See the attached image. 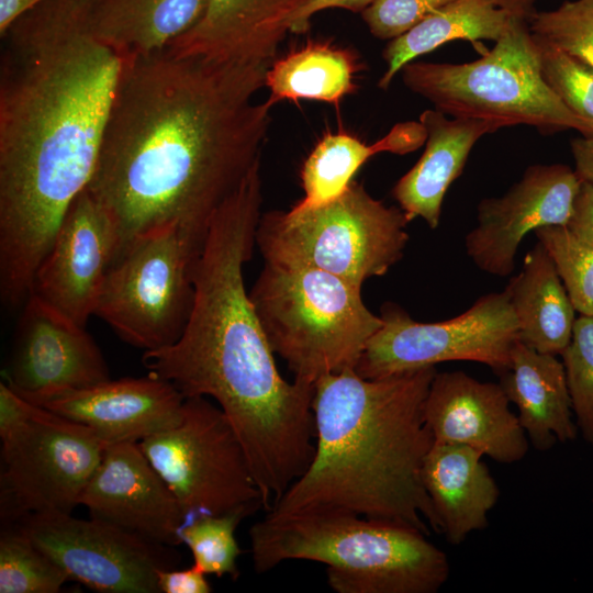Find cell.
Returning a JSON list of instances; mask_svg holds the SVG:
<instances>
[{
	"label": "cell",
	"instance_id": "19",
	"mask_svg": "<svg viewBox=\"0 0 593 593\" xmlns=\"http://www.w3.org/2000/svg\"><path fill=\"white\" fill-rule=\"evenodd\" d=\"M502 385L463 371L436 372L424 416L435 441L470 446L501 463L528 452L529 440Z\"/></svg>",
	"mask_w": 593,
	"mask_h": 593
},
{
	"label": "cell",
	"instance_id": "34",
	"mask_svg": "<svg viewBox=\"0 0 593 593\" xmlns=\"http://www.w3.org/2000/svg\"><path fill=\"white\" fill-rule=\"evenodd\" d=\"M534 40L538 46L541 75L546 83L570 111L593 124V67Z\"/></svg>",
	"mask_w": 593,
	"mask_h": 593
},
{
	"label": "cell",
	"instance_id": "3",
	"mask_svg": "<svg viewBox=\"0 0 593 593\" xmlns=\"http://www.w3.org/2000/svg\"><path fill=\"white\" fill-rule=\"evenodd\" d=\"M261 163L219 208L193 259L194 301L180 338L144 351L148 373L184 396L214 399L235 429L256 474L306 459L315 441L314 385L278 371L244 283L262 203Z\"/></svg>",
	"mask_w": 593,
	"mask_h": 593
},
{
	"label": "cell",
	"instance_id": "28",
	"mask_svg": "<svg viewBox=\"0 0 593 593\" xmlns=\"http://www.w3.org/2000/svg\"><path fill=\"white\" fill-rule=\"evenodd\" d=\"M360 66L347 48L325 41H307L275 59L266 72L265 86L272 107L301 99L337 104L356 90L355 74Z\"/></svg>",
	"mask_w": 593,
	"mask_h": 593
},
{
	"label": "cell",
	"instance_id": "41",
	"mask_svg": "<svg viewBox=\"0 0 593 593\" xmlns=\"http://www.w3.org/2000/svg\"><path fill=\"white\" fill-rule=\"evenodd\" d=\"M536 0H494L508 15L528 20Z\"/></svg>",
	"mask_w": 593,
	"mask_h": 593
},
{
	"label": "cell",
	"instance_id": "23",
	"mask_svg": "<svg viewBox=\"0 0 593 593\" xmlns=\"http://www.w3.org/2000/svg\"><path fill=\"white\" fill-rule=\"evenodd\" d=\"M507 399L518 409V419L536 450L551 449L558 441L574 440L579 434L562 361L539 353L521 340L511 361L501 371Z\"/></svg>",
	"mask_w": 593,
	"mask_h": 593
},
{
	"label": "cell",
	"instance_id": "37",
	"mask_svg": "<svg viewBox=\"0 0 593 593\" xmlns=\"http://www.w3.org/2000/svg\"><path fill=\"white\" fill-rule=\"evenodd\" d=\"M566 226L578 239L593 247V186L581 182Z\"/></svg>",
	"mask_w": 593,
	"mask_h": 593
},
{
	"label": "cell",
	"instance_id": "13",
	"mask_svg": "<svg viewBox=\"0 0 593 593\" xmlns=\"http://www.w3.org/2000/svg\"><path fill=\"white\" fill-rule=\"evenodd\" d=\"M16 524L69 580L101 593H159L158 571L179 561L171 546L94 517L43 513Z\"/></svg>",
	"mask_w": 593,
	"mask_h": 593
},
{
	"label": "cell",
	"instance_id": "27",
	"mask_svg": "<svg viewBox=\"0 0 593 593\" xmlns=\"http://www.w3.org/2000/svg\"><path fill=\"white\" fill-rule=\"evenodd\" d=\"M511 15L494 0H454L426 16L404 34L390 40L382 56L387 69L378 86L385 90L400 70L416 57L440 45L467 40L496 42L505 31Z\"/></svg>",
	"mask_w": 593,
	"mask_h": 593
},
{
	"label": "cell",
	"instance_id": "36",
	"mask_svg": "<svg viewBox=\"0 0 593 593\" xmlns=\"http://www.w3.org/2000/svg\"><path fill=\"white\" fill-rule=\"evenodd\" d=\"M159 592L163 593H209L211 584L206 574L195 564L188 569L159 570L157 573Z\"/></svg>",
	"mask_w": 593,
	"mask_h": 593
},
{
	"label": "cell",
	"instance_id": "29",
	"mask_svg": "<svg viewBox=\"0 0 593 593\" xmlns=\"http://www.w3.org/2000/svg\"><path fill=\"white\" fill-rule=\"evenodd\" d=\"M67 581V573L33 542L19 524L2 523L1 593H56Z\"/></svg>",
	"mask_w": 593,
	"mask_h": 593
},
{
	"label": "cell",
	"instance_id": "5",
	"mask_svg": "<svg viewBox=\"0 0 593 593\" xmlns=\"http://www.w3.org/2000/svg\"><path fill=\"white\" fill-rule=\"evenodd\" d=\"M427 536L398 523L336 512L267 513L249 529L257 573L289 560L321 562L337 593L438 592L450 564Z\"/></svg>",
	"mask_w": 593,
	"mask_h": 593
},
{
	"label": "cell",
	"instance_id": "21",
	"mask_svg": "<svg viewBox=\"0 0 593 593\" xmlns=\"http://www.w3.org/2000/svg\"><path fill=\"white\" fill-rule=\"evenodd\" d=\"M419 123L426 132L425 150L395 183L392 195L411 221L422 217L436 228L444 197L462 172L474 144L499 127L479 119H448L436 109L422 112Z\"/></svg>",
	"mask_w": 593,
	"mask_h": 593
},
{
	"label": "cell",
	"instance_id": "9",
	"mask_svg": "<svg viewBox=\"0 0 593 593\" xmlns=\"http://www.w3.org/2000/svg\"><path fill=\"white\" fill-rule=\"evenodd\" d=\"M138 445L174 492L186 522L230 513L247 517L264 510L261 492L235 429L206 396L186 398L180 422Z\"/></svg>",
	"mask_w": 593,
	"mask_h": 593
},
{
	"label": "cell",
	"instance_id": "1",
	"mask_svg": "<svg viewBox=\"0 0 593 593\" xmlns=\"http://www.w3.org/2000/svg\"><path fill=\"white\" fill-rule=\"evenodd\" d=\"M268 67L168 47L125 57L86 188L115 226L116 256L166 225L201 253L214 214L260 161L271 105L253 98Z\"/></svg>",
	"mask_w": 593,
	"mask_h": 593
},
{
	"label": "cell",
	"instance_id": "14",
	"mask_svg": "<svg viewBox=\"0 0 593 593\" xmlns=\"http://www.w3.org/2000/svg\"><path fill=\"white\" fill-rule=\"evenodd\" d=\"M581 180L563 164L532 165L506 193L478 205L477 226L465 238L467 255L482 271L506 277L528 233L567 225Z\"/></svg>",
	"mask_w": 593,
	"mask_h": 593
},
{
	"label": "cell",
	"instance_id": "10",
	"mask_svg": "<svg viewBox=\"0 0 593 593\" xmlns=\"http://www.w3.org/2000/svg\"><path fill=\"white\" fill-rule=\"evenodd\" d=\"M195 257L176 225L133 238L108 269L93 315L144 351L174 345L192 311Z\"/></svg>",
	"mask_w": 593,
	"mask_h": 593
},
{
	"label": "cell",
	"instance_id": "17",
	"mask_svg": "<svg viewBox=\"0 0 593 593\" xmlns=\"http://www.w3.org/2000/svg\"><path fill=\"white\" fill-rule=\"evenodd\" d=\"M80 504L90 517L163 545H182V508L136 441L107 447Z\"/></svg>",
	"mask_w": 593,
	"mask_h": 593
},
{
	"label": "cell",
	"instance_id": "6",
	"mask_svg": "<svg viewBox=\"0 0 593 593\" xmlns=\"http://www.w3.org/2000/svg\"><path fill=\"white\" fill-rule=\"evenodd\" d=\"M360 291L322 270L265 262L249 296L272 351L295 380L314 385L325 376L355 369L382 326Z\"/></svg>",
	"mask_w": 593,
	"mask_h": 593
},
{
	"label": "cell",
	"instance_id": "15",
	"mask_svg": "<svg viewBox=\"0 0 593 593\" xmlns=\"http://www.w3.org/2000/svg\"><path fill=\"white\" fill-rule=\"evenodd\" d=\"M118 249L112 220L85 189L68 208L36 270L31 294L86 326L94 314L104 277Z\"/></svg>",
	"mask_w": 593,
	"mask_h": 593
},
{
	"label": "cell",
	"instance_id": "39",
	"mask_svg": "<svg viewBox=\"0 0 593 593\" xmlns=\"http://www.w3.org/2000/svg\"><path fill=\"white\" fill-rule=\"evenodd\" d=\"M574 171L581 182L593 186V136H583L571 141Z\"/></svg>",
	"mask_w": 593,
	"mask_h": 593
},
{
	"label": "cell",
	"instance_id": "18",
	"mask_svg": "<svg viewBox=\"0 0 593 593\" xmlns=\"http://www.w3.org/2000/svg\"><path fill=\"white\" fill-rule=\"evenodd\" d=\"M24 399L87 426L108 444H115L138 443L177 425L186 398L170 382L148 373Z\"/></svg>",
	"mask_w": 593,
	"mask_h": 593
},
{
	"label": "cell",
	"instance_id": "35",
	"mask_svg": "<svg viewBox=\"0 0 593 593\" xmlns=\"http://www.w3.org/2000/svg\"><path fill=\"white\" fill-rule=\"evenodd\" d=\"M454 0H374L361 12L370 33L393 40Z\"/></svg>",
	"mask_w": 593,
	"mask_h": 593
},
{
	"label": "cell",
	"instance_id": "32",
	"mask_svg": "<svg viewBox=\"0 0 593 593\" xmlns=\"http://www.w3.org/2000/svg\"><path fill=\"white\" fill-rule=\"evenodd\" d=\"M533 36L593 67V0L564 1L551 11L533 12Z\"/></svg>",
	"mask_w": 593,
	"mask_h": 593
},
{
	"label": "cell",
	"instance_id": "4",
	"mask_svg": "<svg viewBox=\"0 0 593 593\" xmlns=\"http://www.w3.org/2000/svg\"><path fill=\"white\" fill-rule=\"evenodd\" d=\"M436 372L366 379L347 369L318 379L314 456L266 513H347L441 534L422 479L435 441L424 405Z\"/></svg>",
	"mask_w": 593,
	"mask_h": 593
},
{
	"label": "cell",
	"instance_id": "25",
	"mask_svg": "<svg viewBox=\"0 0 593 593\" xmlns=\"http://www.w3.org/2000/svg\"><path fill=\"white\" fill-rule=\"evenodd\" d=\"M206 0H100L96 35L122 55L167 48L201 18Z\"/></svg>",
	"mask_w": 593,
	"mask_h": 593
},
{
	"label": "cell",
	"instance_id": "40",
	"mask_svg": "<svg viewBox=\"0 0 593 593\" xmlns=\"http://www.w3.org/2000/svg\"><path fill=\"white\" fill-rule=\"evenodd\" d=\"M43 0H0V35L12 22Z\"/></svg>",
	"mask_w": 593,
	"mask_h": 593
},
{
	"label": "cell",
	"instance_id": "20",
	"mask_svg": "<svg viewBox=\"0 0 593 593\" xmlns=\"http://www.w3.org/2000/svg\"><path fill=\"white\" fill-rule=\"evenodd\" d=\"M304 0H206L199 21L168 48L216 61L269 66Z\"/></svg>",
	"mask_w": 593,
	"mask_h": 593
},
{
	"label": "cell",
	"instance_id": "16",
	"mask_svg": "<svg viewBox=\"0 0 593 593\" xmlns=\"http://www.w3.org/2000/svg\"><path fill=\"white\" fill-rule=\"evenodd\" d=\"M110 379L107 361L86 326L30 294L23 304L5 382L26 398Z\"/></svg>",
	"mask_w": 593,
	"mask_h": 593
},
{
	"label": "cell",
	"instance_id": "30",
	"mask_svg": "<svg viewBox=\"0 0 593 593\" xmlns=\"http://www.w3.org/2000/svg\"><path fill=\"white\" fill-rule=\"evenodd\" d=\"M239 513L200 515L187 521L181 530L182 544L192 552L194 563L206 575L238 577L237 558L242 553L235 537Z\"/></svg>",
	"mask_w": 593,
	"mask_h": 593
},
{
	"label": "cell",
	"instance_id": "38",
	"mask_svg": "<svg viewBox=\"0 0 593 593\" xmlns=\"http://www.w3.org/2000/svg\"><path fill=\"white\" fill-rule=\"evenodd\" d=\"M374 0H304L294 12L290 32L303 33L309 29L310 20L320 11L326 9H345L355 13H361Z\"/></svg>",
	"mask_w": 593,
	"mask_h": 593
},
{
	"label": "cell",
	"instance_id": "26",
	"mask_svg": "<svg viewBox=\"0 0 593 593\" xmlns=\"http://www.w3.org/2000/svg\"><path fill=\"white\" fill-rule=\"evenodd\" d=\"M426 141V132L418 122L400 123L373 144L362 143L344 133L325 135L305 159L301 169L303 198L298 208H314L342 195L354 181L360 167L372 156L389 152L404 155Z\"/></svg>",
	"mask_w": 593,
	"mask_h": 593
},
{
	"label": "cell",
	"instance_id": "11",
	"mask_svg": "<svg viewBox=\"0 0 593 593\" xmlns=\"http://www.w3.org/2000/svg\"><path fill=\"white\" fill-rule=\"evenodd\" d=\"M0 438L2 523L71 514L110 445L87 426L33 403Z\"/></svg>",
	"mask_w": 593,
	"mask_h": 593
},
{
	"label": "cell",
	"instance_id": "31",
	"mask_svg": "<svg viewBox=\"0 0 593 593\" xmlns=\"http://www.w3.org/2000/svg\"><path fill=\"white\" fill-rule=\"evenodd\" d=\"M534 233L550 255L575 311L593 316V247L566 225L544 226Z\"/></svg>",
	"mask_w": 593,
	"mask_h": 593
},
{
	"label": "cell",
	"instance_id": "12",
	"mask_svg": "<svg viewBox=\"0 0 593 593\" xmlns=\"http://www.w3.org/2000/svg\"><path fill=\"white\" fill-rule=\"evenodd\" d=\"M382 326L367 343L355 371L377 379L446 361H475L500 373L519 340L517 320L505 290L480 296L460 315L434 323L414 321L384 304Z\"/></svg>",
	"mask_w": 593,
	"mask_h": 593
},
{
	"label": "cell",
	"instance_id": "8",
	"mask_svg": "<svg viewBox=\"0 0 593 593\" xmlns=\"http://www.w3.org/2000/svg\"><path fill=\"white\" fill-rule=\"evenodd\" d=\"M410 222L353 181L322 205L261 214L256 244L267 264L322 270L361 289L402 259Z\"/></svg>",
	"mask_w": 593,
	"mask_h": 593
},
{
	"label": "cell",
	"instance_id": "24",
	"mask_svg": "<svg viewBox=\"0 0 593 593\" xmlns=\"http://www.w3.org/2000/svg\"><path fill=\"white\" fill-rule=\"evenodd\" d=\"M504 290L517 320L519 340L539 353L561 355L572 337L575 309L540 242L527 253L522 270Z\"/></svg>",
	"mask_w": 593,
	"mask_h": 593
},
{
	"label": "cell",
	"instance_id": "7",
	"mask_svg": "<svg viewBox=\"0 0 593 593\" xmlns=\"http://www.w3.org/2000/svg\"><path fill=\"white\" fill-rule=\"evenodd\" d=\"M403 83L451 118L479 119L499 128L525 124L544 134L593 124L570 111L542 78L538 46L525 19L511 16L494 47L471 63L410 61Z\"/></svg>",
	"mask_w": 593,
	"mask_h": 593
},
{
	"label": "cell",
	"instance_id": "2",
	"mask_svg": "<svg viewBox=\"0 0 593 593\" xmlns=\"http://www.w3.org/2000/svg\"><path fill=\"white\" fill-rule=\"evenodd\" d=\"M100 0H43L0 35V296L32 292L88 187L124 66L94 33Z\"/></svg>",
	"mask_w": 593,
	"mask_h": 593
},
{
	"label": "cell",
	"instance_id": "33",
	"mask_svg": "<svg viewBox=\"0 0 593 593\" xmlns=\"http://www.w3.org/2000/svg\"><path fill=\"white\" fill-rule=\"evenodd\" d=\"M578 430L593 447V316L580 315L560 355Z\"/></svg>",
	"mask_w": 593,
	"mask_h": 593
},
{
	"label": "cell",
	"instance_id": "22",
	"mask_svg": "<svg viewBox=\"0 0 593 593\" xmlns=\"http://www.w3.org/2000/svg\"><path fill=\"white\" fill-rule=\"evenodd\" d=\"M483 457L467 445L434 441L424 460L423 484L441 534L451 546L484 529L488 514L500 497L499 485Z\"/></svg>",
	"mask_w": 593,
	"mask_h": 593
}]
</instances>
